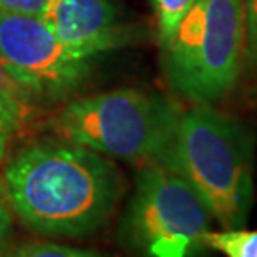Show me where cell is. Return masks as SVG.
Masks as SVG:
<instances>
[{
    "label": "cell",
    "mask_w": 257,
    "mask_h": 257,
    "mask_svg": "<svg viewBox=\"0 0 257 257\" xmlns=\"http://www.w3.org/2000/svg\"><path fill=\"white\" fill-rule=\"evenodd\" d=\"M0 58L43 105L68 98L90 72L88 58L75 55L42 17L0 10Z\"/></svg>",
    "instance_id": "8992f818"
},
{
    "label": "cell",
    "mask_w": 257,
    "mask_h": 257,
    "mask_svg": "<svg viewBox=\"0 0 257 257\" xmlns=\"http://www.w3.org/2000/svg\"><path fill=\"white\" fill-rule=\"evenodd\" d=\"M14 135L15 133H14V130L10 128V124L5 121V119L0 118V163H2L5 155H7V148Z\"/></svg>",
    "instance_id": "9a60e30c"
},
{
    "label": "cell",
    "mask_w": 257,
    "mask_h": 257,
    "mask_svg": "<svg viewBox=\"0 0 257 257\" xmlns=\"http://www.w3.org/2000/svg\"><path fill=\"white\" fill-rule=\"evenodd\" d=\"M2 257H108L91 249H78L57 242H30L7 249Z\"/></svg>",
    "instance_id": "30bf717a"
},
{
    "label": "cell",
    "mask_w": 257,
    "mask_h": 257,
    "mask_svg": "<svg viewBox=\"0 0 257 257\" xmlns=\"http://www.w3.org/2000/svg\"><path fill=\"white\" fill-rule=\"evenodd\" d=\"M254 146L244 123L196 105L181 113L158 165L188 181L224 229L244 227L254 202Z\"/></svg>",
    "instance_id": "7a4b0ae2"
},
{
    "label": "cell",
    "mask_w": 257,
    "mask_h": 257,
    "mask_svg": "<svg viewBox=\"0 0 257 257\" xmlns=\"http://www.w3.org/2000/svg\"><path fill=\"white\" fill-rule=\"evenodd\" d=\"M245 0H194L163 43L168 83L194 105H211L234 88L245 45Z\"/></svg>",
    "instance_id": "277c9868"
},
{
    "label": "cell",
    "mask_w": 257,
    "mask_h": 257,
    "mask_svg": "<svg viewBox=\"0 0 257 257\" xmlns=\"http://www.w3.org/2000/svg\"><path fill=\"white\" fill-rule=\"evenodd\" d=\"M12 226H14V212L7 198H5L2 184H0V257L7 252L9 249V242L14 231Z\"/></svg>",
    "instance_id": "4fadbf2b"
},
{
    "label": "cell",
    "mask_w": 257,
    "mask_h": 257,
    "mask_svg": "<svg viewBox=\"0 0 257 257\" xmlns=\"http://www.w3.org/2000/svg\"><path fill=\"white\" fill-rule=\"evenodd\" d=\"M211 212L179 174L145 163L119 226V242L140 257H196L206 249Z\"/></svg>",
    "instance_id": "5b68a950"
},
{
    "label": "cell",
    "mask_w": 257,
    "mask_h": 257,
    "mask_svg": "<svg viewBox=\"0 0 257 257\" xmlns=\"http://www.w3.org/2000/svg\"><path fill=\"white\" fill-rule=\"evenodd\" d=\"M0 184L20 222L50 237L96 232L113 217L126 191L111 160L57 136L17 148Z\"/></svg>",
    "instance_id": "6da1fadb"
},
{
    "label": "cell",
    "mask_w": 257,
    "mask_h": 257,
    "mask_svg": "<svg viewBox=\"0 0 257 257\" xmlns=\"http://www.w3.org/2000/svg\"><path fill=\"white\" fill-rule=\"evenodd\" d=\"M42 20L70 52L83 58L130 45L138 37L123 20L116 0H48Z\"/></svg>",
    "instance_id": "52a82bcc"
},
{
    "label": "cell",
    "mask_w": 257,
    "mask_h": 257,
    "mask_svg": "<svg viewBox=\"0 0 257 257\" xmlns=\"http://www.w3.org/2000/svg\"><path fill=\"white\" fill-rule=\"evenodd\" d=\"M206 247L226 257H257V229H224L221 232L207 231L202 237Z\"/></svg>",
    "instance_id": "9c48e42d"
},
{
    "label": "cell",
    "mask_w": 257,
    "mask_h": 257,
    "mask_svg": "<svg viewBox=\"0 0 257 257\" xmlns=\"http://www.w3.org/2000/svg\"><path fill=\"white\" fill-rule=\"evenodd\" d=\"M181 113L166 96L124 88L70 101L42 126L100 155L145 165L161 160Z\"/></svg>",
    "instance_id": "3957f363"
},
{
    "label": "cell",
    "mask_w": 257,
    "mask_h": 257,
    "mask_svg": "<svg viewBox=\"0 0 257 257\" xmlns=\"http://www.w3.org/2000/svg\"><path fill=\"white\" fill-rule=\"evenodd\" d=\"M245 45L244 57L250 73H257V0H245Z\"/></svg>",
    "instance_id": "7c38bea8"
},
{
    "label": "cell",
    "mask_w": 257,
    "mask_h": 257,
    "mask_svg": "<svg viewBox=\"0 0 257 257\" xmlns=\"http://www.w3.org/2000/svg\"><path fill=\"white\" fill-rule=\"evenodd\" d=\"M48 0H0V10L22 15L42 17Z\"/></svg>",
    "instance_id": "5bb4252c"
},
{
    "label": "cell",
    "mask_w": 257,
    "mask_h": 257,
    "mask_svg": "<svg viewBox=\"0 0 257 257\" xmlns=\"http://www.w3.org/2000/svg\"><path fill=\"white\" fill-rule=\"evenodd\" d=\"M158 17V29H160L161 45L173 37L183 20L186 12L191 9L194 0H151Z\"/></svg>",
    "instance_id": "8fae6325"
},
{
    "label": "cell",
    "mask_w": 257,
    "mask_h": 257,
    "mask_svg": "<svg viewBox=\"0 0 257 257\" xmlns=\"http://www.w3.org/2000/svg\"><path fill=\"white\" fill-rule=\"evenodd\" d=\"M0 118L5 119L15 135L37 130L45 121V105L29 86L12 73L0 58Z\"/></svg>",
    "instance_id": "ba28073f"
}]
</instances>
